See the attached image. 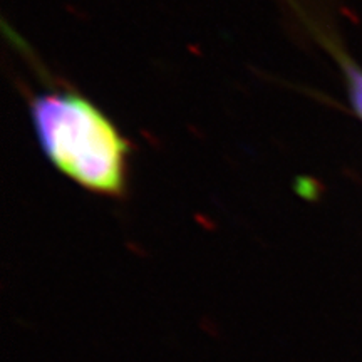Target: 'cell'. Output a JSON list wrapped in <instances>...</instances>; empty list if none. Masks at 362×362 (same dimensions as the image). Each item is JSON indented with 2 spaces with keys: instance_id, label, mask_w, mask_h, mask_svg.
<instances>
[{
  "instance_id": "2",
  "label": "cell",
  "mask_w": 362,
  "mask_h": 362,
  "mask_svg": "<svg viewBox=\"0 0 362 362\" xmlns=\"http://www.w3.org/2000/svg\"><path fill=\"white\" fill-rule=\"evenodd\" d=\"M320 39L329 44L330 52H334V56H336L339 59V62H341L344 74H346L347 84H349V96H351L352 107H354L356 112L362 119V69L356 64V62H352L351 59L341 51V49H337L336 45H334V42H329L327 37H320Z\"/></svg>"
},
{
  "instance_id": "1",
  "label": "cell",
  "mask_w": 362,
  "mask_h": 362,
  "mask_svg": "<svg viewBox=\"0 0 362 362\" xmlns=\"http://www.w3.org/2000/svg\"><path fill=\"white\" fill-rule=\"evenodd\" d=\"M30 117L54 168L88 192L124 193L129 144L88 98L71 90L39 94L30 101Z\"/></svg>"
}]
</instances>
